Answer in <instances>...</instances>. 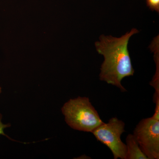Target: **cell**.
Returning a JSON list of instances; mask_svg holds the SVG:
<instances>
[{
  "label": "cell",
  "mask_w": 159,
  "mask_h": 159,
  "mask_svg": "<svg viewBox=\"0 0 159 159\" xmlns=\"http://www.w3.org/2000/svg\"><path fill=\"white\" fill-rule=\"evenodd\" d=\"M127 154L126 159H148L141 149L134 134H129L126 139Z\"/></svg>",
  "instance_id": "5b68a950"
},
{
  "label": "cell",
  "mask_w": 159,
  "mask_h": 159,
  "mask_svg": "<svg viewBox=\"0 0 159 159\" xmlns=\"http://www.w3.org/2000/svg\"><path fill=\"white\" fill-rule=\"evenodd\" d=\"M133 134L148 159H159V120L153 117L142 119Z\"/></svg>",
  "instance_id": "277c9868"
},
{
  "label": "cell",
  "mask_w": 159,
  "mask_h": 159,
  "mask_svg": "<svg viewBox=\"0 0 159 159\" xmlns=\"http://www.w3.org/2000/svg\"><path fill=\"white\" fill-rule=\"evenodd\" d=\"M125 123L116 117L111 118L108 122H103L92 133L98 141L105 145L113 155L115 159H126L127 147L121 140L125 131Z\"/></svg>",
  "instance_id": "3957f363"
},
{
  "label": "cell",
  "mask_w": 159,
  "mask_h": 159,
  "mask_svg": "<svg viewBox=\"0 0 159 159\" xmlns=\"http://www.w3.org/2000/svg\"><path fill=\"white\" fill-rule=\"evenodd\" d=\"M2 116L0 114V135H3L6 136L5 134L4 133V130L5 128L9 127L10 126L9 124H3L2 121Z\"/></svg>",
  "instance_id": "52a82bcc"
},
{
  "label": "cell",
  "mask_w": 159,
  "mask_h": 159,
  "mask_svg": "<svg viewBox=\"0 0 159 159\" xmlns=\"http://www.w3.org/2000/svg\"><path fill=\"white\" fill-rule=\"evenodd\" d=\"M1 93H2V88L0 87V94H1Z\"/></svg>",
  "instance_id": "ba28073f"
},
{
  "label": "cell",
  "mask_w": 159,
  "mask_h": 159,
  "mask_svg": "<svg viewBox=\"0 0 159 159\" xmlns=\"http://www.w3.org/2000/svg\"><path fill=\"white\" fill-rule=\"evenodd\" d=\"M139 32L138 29H133L119 38L102 34L99 41L95 42L97 52L103 55L104 59L100 68L99 79L117 87L122 92L126 91L122 85V80L133 76L134 73L128 49L129 41Z\"/></svg>",
  "instance_id": "6da1fadb"
},
{
  "label": "cell",
  "mask_w": 159,
  "mask_h": 159,
  "mask_svg": "<svg viewBox=\"0 0 159 159\" xmlns=\"http://www.w3.org/2000/svg\"><path fill=\"white\" fill-rule=\"evenodd\" d=\"M146 4L152 11L159 12V0H146Z\"/></svg>",
  "instance_id": "8992f818"
},
{
  "label": "cell",
  "mask_w": 159,
  "mask_h": 159,
  "mask_svg": "<svg viewBox=\"0 0 159 159\" xmlns=\"http://www.w3.org/2000/svg\"><path fill=\"white\" fill-rule=\"evenodd\" d=\"M61 111L67 124L76 130L92 133L103 122L88 97L70 99Z\"/></svg>",
  "instance_id": "7a4b0ae2"
}]
</instances>
